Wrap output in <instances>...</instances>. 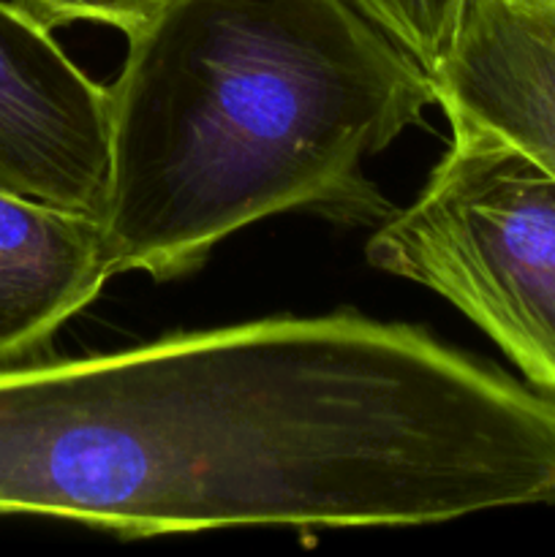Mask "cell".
I'll return each mask as SVG.
<instances>
[{
	"label": "cell",
	"mask_w": 555,
	"mask_h": 557,
	"mask_svg": "<svg viewBox=\"0 0 555 557\" xmlns=\"http://www.w3.org/2000/svg\"><path fill=\"white\" fill-rule=\"evenodd\" d=\"M555 509V400L433 332L272 315L0 368V520L120 539Z\"/></svg>",
	"instance_id": "1"
},
{
	"label": "cell",
	"mask_w": 555,
	"mask_h": 557,
	"mask_svg": "<svg viewBox=\"0 0 555 557\" xmlns=\"http://www.w3.org/2000/svg\"><path fill=\"white\" fill-rule=\"evenodd\" d=\"M109 87L114 275H194L250 223L379 226L365 163L435 107L428 69L346 0H172Z\"/></svg>",
	"instance_id": "2"
},
{
	"label": "cell",
	"mask_w": 555,
	"mask_h": 557,
	"mask_svg": "<svg viewBox=\"0 0 555 557\" xmlns=\"http://www.w3.org/2000/svg\"><path fill=\"white\" fill-rule=\"evenodd\" d=\"M446 120L449 147L417 199L370 234L368 264L444 297L555 395V177L501 136Z\"/></svg>",
	"instance_id": "3"
},
{
	"label": "cell",
	"mask_w": 555,
	"mask_h": 557,
	"mask_svg": "<svg viewBox=\"0 0 555 557\" xmlns=\"http://www.w3.org/2000/svg\"><path fill=\"white\" fill-rule=\"evenodd\" d=\"M109 169V87L63 52L52 27L0 0V185L101 218Z\"/></svg>",
	"instance_id": "4"
},
{
	"label": "cell",
	"mask_w": 555,
	"mask_h": 557,
	"mask_svg": "<svg viewBox=\"0 0 555 557\" xmlns=\"http://www.w3.org/2000/svg\"><path fill=\"white\" fill-rule=\"evenodd\" d=\"M430 79L446 117L501 136L555 177L553 0H462Z\"/></svg>",
	"instance_id": "5"
},
{
	"label": "cell",
	"mask_w": 555,
	"mask_h": 557,
	"mask_svg": "<svg viewBox=\"0 0 555 557\" xmlns=\"http://www.w3.org/2000/svg\"><path fill=\"white\" fill-rule=\"evenodd\" d=\"M112 275L101 218L0 185V368L52 357Z\"/></svg>",
	"instance_id": "6"
},
{
	"label": "cell",
	"mask_w": 555,
	"mask_h": 557,
	"mask_svg": "<svg viewBox=\"0 0 555 557\" xmlns=\"http://www.w3.org/2000/svg\"><path fill=\"white\" fill-rule=\"evenodd\" d=\"M433 74L460 22L462 0H346Z\"/></svg>",
	"instance_id": "7"
},
{
	"label": "cell",
	"mask_w": 555,
	"mask_h": 557,
	"mask_svg": "<svg viewBox=\"0 0 555 557\" xmlns=\"http://www.w3.org/2000/svg\"><path fill=\"white\" fill-rule=\"evenodd\" d=\"M14 3L30 11L52 30L71 22H98L131 36L152 16L161 14L172 0H14Z\"/></svg>",
	"instance_id": "8"
},
{
	"label": "cell",
	"mask_w": 555,
	"mask_h": 557,
	"mask_svg": "<svg viewBox=\"0 0 555 557\" xmlns=\"http://www.w3.org/2000/svg\"><path fill=\"white\" fill-rule=\"evenodd\" d=\"M553 3H555V0H553Z\"/></svg>",
	"instance_id": "9"
}]
</instances>
